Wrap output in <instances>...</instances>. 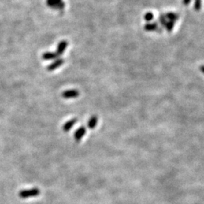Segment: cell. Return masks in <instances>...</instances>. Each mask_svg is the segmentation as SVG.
I'll return each instance as SVG.
<instances>
[{
    "label": "cell",
    "mask_w": 204,
    "mask_h": 204,
    "mask_svg": "<svg viewBox=\"0 0 204 204\" xmlns=\"http://www.w3.org/2000/svg\"><path fill=\"white\" fill-rule=\"evenodd\" d=\"M40 191L38 188H32L27 189V190H22L21 191L19 192V197L20 198L26 199L29 197H34L36 196L39 195Z\"/></svg>",
    "instance_id": "6da1fadb"
},
{
    "label": "cell",
    "mask_w": 204,
    "mask_h": 204,
    "mask_svg": "<svg viewBox=\"0 0 204 204\" xmlns=\"http://www.w3.org/2000/svg\"><path fill=\"white\" fill-rule=\"evenodd\" d=\"M79 95H80V92L76 89L67 90V91H64L62 94V97L65 99L76 98Z\"/></svg>",
    "instance_id": "7a4b0ae2"
},
{
    "label": "cell",
    "mask_w": 204,
    "mask_h": 204,
    "mask_svg": "<svg viewBox=\"0 0 204 204\" xmlns=\"http://www.w3.org/2000/svg\"><path fill=\"white\" fill-rule=\"evenodd\" d=\"M86 129L84 126H81V127L77 128L76 132H74V136H73L75 141H77V142L80 141L82 139H83V136L86 135Z\"/></svg>",
    "instance_id": "3957f363"
},
{
    "label": "cell",
    "mask_w": 204,
    "mask_h": 204,
    "mask_svg": "<svg viewBox=\"0 0 204 204\" xmlns=\"http://www.w3.org/2000/svg\"><path fill=\"white\" fill-rule=\"evenodd\" d=\"M64 63V59L62 58L56 59L53 63H51V64H49V65L48 66L47 70H49V71H53V70H56L57 68L60 67L61 65H63Z\"/></svg>",
    "instance_id": "277c9868"
},
{
    "label": "cell",
    "mask_w": 204,
    "mask_h": 204,
    "mask_svg": "<svg viewBox=\"0 0 204 204\" xmlns=\"http://www.w3.org/2000/svg\"><path fill=\"white\" fill-rule=\"evenodd\" d=\"M67 46H68V43H67V42L65 41V40H63V41H61L59 43L58 46H57V51H55L59 57H60L61 54H64V51H65L66 48L67 47Z\"/></svg>",
    "instance_id": "5b68a950"
},
{
    "label": "cell",
    "mask_w": 204,
    "mask_h": 204,
    "mask_svg": "<svg viewBox=\"0 0 204 204\" xmlns=\"http://www.w3.org/2000/svg\"><path fill=\"white\" fill-rule=\"evenodd\" d=\"M76 123H77V119L76 118L71 119V120H69V121L66 122L65 124L63 126V130L65 132H69L73 127V126H75V124H76Z\"/></svg>",
    "instance_id": "8992f818"
},
{
    "label": "cell",
    "mask_w": 204,
    "mask_h": 204,
    "mask_svg": "<svg viewBox=\"0 0 204 204\" xmlns=\"http://www.w3.org/2000/svg\"><path fill=\"white\" fill-rule=\"evenodd\" d=\"M43 59L46 61L49 60H56V59L59 58V56L57 55V54L56 52H50V51H48V52L44 53L43 54Z\"/></svg>",
    "instance_id": "52a82bcc"
},
{
    "label": "cell",
    "mask_w": 204,
    "mask_h": 204,
    "mask_svg": "<svg viewBox=\"0 0 204 204\" xmlns=\"http://www.w3.org/2000/svg\"><path fill=\"white\" fill-rule=\"evenodd\" d=\"M98 121V119L96 116H92L91 118L89 119V121H88V127L89 128H95V126H97Z\"/></svg>",
    "instance_id": "ba28073f"
},
{
    "label": "cell",
    "mask_w": 204,
    "mask_h": 204,
    "mask_svg": "<svg viewBox=\"0 0 204 204\" xmlns=\"http://www.w3.org/2000/svg\"><path fill=\"white\" fill-rule=\"evenodd\" d=\"M157 28H158V26H157V22L147 23L144 26V30H147V31H154V30H157Z\"/></svg>",
    "instance_id": "9c48e42d"
},
{
    "label": "cell",
    "mask_w": 204,
    "mask_h": 204,
    "mask_svg": "<svg viewBox=\"0 0 204 204\" xmlns=\"http://www.w3.org/2000/svg\"><path fill=\"white\" fill-rule=\"evenodd\" d=\"M63 0H47V6L52 9H57V5Z\"/></svg>",
    "instance_id": "30bf717a"
},
{
    "label": "cell",
    "mask_w": 204,
    "mask_h": 204,
    "mask_svg": "<svg viewBox=\"0 0 204 204\" xmlns=\"http://www.w3.org/2000/svg\"><path fill=\"white\" fill-rule=\"evenodd\" d=\"M165 16H166V18H168L169 20H171V21H172V22H174V23L178 20V19H179V15L176 14H175V13H172V12L167 13L166 14H165Z\"/></svg>",
    "instance_id": "8fae6325"
},
{
    "label": "cell",
    "mask_w": 204,
    "mask_h": 204,
    "mask_svg": "<svg viewBox=\"0 0 204 204\" xmlns=\"http://www.w3.org/2000/svg\"><path fill=\"white\" fill-rule=\"evenodd\" d=\"M153 19H154V14H152L151 12H147L144 14V20H145L147 22L151 21Z\"/></svg>",
    "instance_id": "7c38bea8"
},
{
    "label": "cell",
    "mask_w": 204,
    "mask_h": 204,
    "mask_svg": "<svg viewBox=\"0 0 204 204\" xmlns=\"http://www.w3.org/2000/svg\"><path fill=\"white\" fill-rule=\"evenodd\" d=\"M159 21L160 22V24H161L163 27H165V26H166V23H167L166 16H165L164 14H161V15H160V19H159Z\"/></svg>",
    "instance_id": "4fadbf2b"
},
{
    "label": "cell",
    "mask_w": 204,
    "mask_h": 204,
    "mask_svg": "<svg viewBox=\"0 0 204 204\" xmlns=\"http://www.w3.org/2000/svg\"><path fill=\"white\" fill-rule=\"evenodd\" d=\"M173 25H174V22L171 21V20H169V21L166 23V26H165V27H166V30H168L169 32V31H171L172 30Z\"/></svg>",
    "instance_id": "5bb4252c"
},
{
    "label": "cell",
    "mask_w": 204,
    "mask_h": 204,
    "mask_svg": "<svg viewBox=\"0 0 204 204\" xmlns=\"http://www.w3.org/2000/svg\"><path fill=\"white\" fill-rule=\"evenodd\" d=\"M201 7V0H196L195 5H194V8H195L196 11H199Z\"/></svg>",
    "instance_id": "9a60e30c"
},
{
    "label": "cell",
    "mask_w": 204,
    "mask_h": 204,
    "mask_svg": "<svg viewBox=\"0 0 204 204\" xmlns=\"http://www.w3.org/2000/svg\"><path fill=\"white\" fill-rule=\"evenodd\" d=\"M190 2H191V0H182V3H183V5H184V6H187V5H188Z\"/></svg>",
    "instance_id": "2e32d148"
}]
</instances>
